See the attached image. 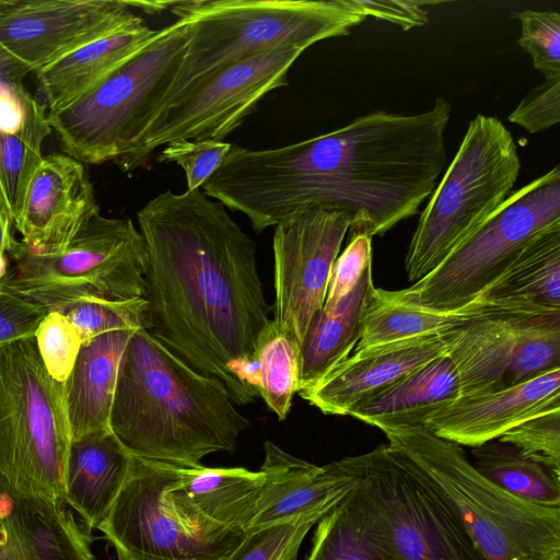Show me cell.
Here are the masks:
<instances>
[{
    "mask_svg": "<svg viewBox=\"0 0 560 560\" xmlns=\"http://www.w3.org/2000/svg\"><path fill=\"white\" fill-rule=\"evenodd\" d=\"M126 0H0V52L26 74L142 19Z\"/></svg>",
    "mask_w": 560,
    "mask_h": 560,
    "instance_id": "cell-16",
    "label": "cell"
},
{
    "mask_svg": "<svg viewBox=\"0 0 560 560\" xmlns=\"http://www.w3.org/2000/svg\"><path fill=\"white\" fill-rule=\"evenodd\" d=\"M521 24L518 46L529 55L545 79L560 77V14L525 9L514 13Z\"/></svg>",
    "mask_w": 560,
    "mask_h": 560,
    "instance_id": "cell-36",
    "label": "cell"
},
{
    "mask_svg": "<svg viewBox=\"0 0 560 560\" xmlns=\"http://www.w3.org/2000/svg\"><path fill=\"white\" fill-rule=\"evenodd\" d=\"M51 133L44 105L22 82L0 78V203L14 223Z\"/></svg>",
    "mask_w": 560,
    "mask_h": 560,
    "instance_id": "cell-23",
    "label": "cell"
},
{
    "mask_svg": "<svg viewBox=\"0 0 560 560\" xmlns=\"http://www.w3.org/2000/svg\"><path fill=\"white\" fill-rule=\"evenodd\" d=\"M0 287L54 310L83 295L131 300L144 295L147 249L131 219L93 215L58 254L38 255L15 241Z\"/></svg>",
    "mask_w": 560,
    "mask_h": 560,
    "instance_id": "cell-9",
    "label": "cell"
},
{
    "mask_svg": "<svg viewBox=\"0 0 560 560\" xmlns=\"http://www.w3.org/2000/svg\"><path fill=\"white\" fill-rule=\"evenodd\" d=\"M235 405L220 380L139 328L120 362L109 427L135 456L194 466L209 454L233 452L250 427Z\"/></svg>",
    "mask_w": 560,
    "mask_h": 560,
    "instance_id": "cell-3",
    "label": "cell"
},
{
    "mask_svg": "<svg viewBox=\"0 0 560 560\" xmlns=\"http://www.w3.org/2000/svg\"><path fill=\"white\" fill-rule=\"evenodd\" d=\"M231 143L218 140H182L168 143L158 162L176 163L185 173L188 191L200 189L219 170L232 149Z\"/></svg>",
    "mask_w": 560,
    "mask_h": 560,
    "instance_id": "cell-39",
    "label": "cell"
},
{
    "mask_svg": "<svg viewBox=\"0 0 560 560\" xmlns=\"http://www.w3.org/2000/svg\"><path fill=\"white\" fill-rule=\"evenodd\" d=\"M474 467L493 485L527 503L560 509V476L499 439L471 447Z\"/></svg>",
    "mask_w": 560,
    "mask_h": 560,
    "instance_id": "cell-32",
    "label": "cell"
},
{
    "mask_svg": "<svg viewBox=\"0 0 560 560\" xmlns=\"http://www.w3.org/2000/svg\"><path fill=\"white\" fill-rule=\"evenodd\" d=\"M143 20L93 40L35 72L47 113L95 88L155 34Z\"/></svg>",
    "mask_w": 560,
    "mask_h": 560,
    "instance_id": "cell-26",
    "label": "cell"
},
{
    "mask_svg": "<svg viewBox=\"0 0 560 560\" xmlns=\"http://www.w3.org/2000/svg\"><path fill=\"white\" fill-rule=\"evenodd\" d=\"M373 288L370 266L346 296L334 305H323L313 316L299 348L298 393L313 387L349 357L359 341Z\"/></svg>",
    "mask_w": 560,
    "mask_h": 560,
    "instance_id": "cell-29",
    "label": "cell"
},
{
    "mask_svg": "<svg viewBox=\"0 0 560 560\" xmlns=\"http://www.w3.org/2000/svg\"><path fill=\"white\" fill-rule=\"evenodd\" d=\"M168 9L177 20L189 22L190 32L161 107L226 65L281 45L307 49L323 39L349 35L365 20L345 0H179Z\"/></svg>",
    "mask_w": 560,
    "mask_h": 560,
    "instance_id": "cell-4",
    "label": "cell"
},
{
    "mask_svg": "<svg viewBox=\"0 0 560 560\" xmlns=\"http://www.w3.org/2000/svg\"><path fill=\"white\" fill-rule=\"evenodd\" d=\"M560 226V166L513 191L431 272L399 294L454 311L476 301L540 234Z\"/></svg>",
    "mask_w": 560,
    "mask_h": 560,
    "instance_id": "cell-10",
    "label": "cell"
},
{
    "mask_svg": "<svg viewBox=\"0 0 560 560\" xmlns=\"http://www.w3.org/2000/svg\"><path fill=\"white\" fill-rule=\"evenodd\" d=\"M499 307L479 300L454 311L430 308L404 299L398 290L373 288L357 349L418 337L444 335ZM502 311V310H501Z\"/></svg>",
    "mask_w": 560,
    "mask_h": 560,
    "instance_id": "cell-31",
    "label": "cell"
},
{
    "mask_svg": "<svg viewBox=\"0 0 560 560\" xmlns=\"http://www.w3.org/2000/svg\"><path fill=\"white\" fill-rule=\"evenodd\" d=\"M396 560H488L436 487L390 444L355 455Z\"/></svg>",
    "mask_w": 560,
    "mask_h": 560,
    "instance_id": "cell-12",
    "label": "cell"
},
{
    "mask_svg": "<svg viewBox=\"0 0 560 560\" xmlns=\"http://www.w3.org/2000/svg\"><path fill=\"white\" fill-rule=\"evenodd\" d=\"M384 433L451 503L488 560H560V509L503 491L478 472L463 446L425 427Z\"/></svg>",
    "mask_w": 560,
    "mask_h": 560,
    "instance_id": "cell-5",
    "label": "cell"
},
{
    "mask_svg": "<svg viewBox=\"0 0 560 560\" xmlns=\"http://www.w3.org/2000/svg\"><path fill=\"white\" fill-rule=\"evenodd\" d=\"M258 363L259 396L283 421L299 389V348L273 329L259 350Z\"/></svg>",
    "mask_w": 560,
    "mask_h": 560,
    "instance_id": "cell-33",
    "label": "cell"
},
{
    "mask_svg": "<svg viewBox=\"0 0 560 560\" xmlns=\"http://www.w3.org/2000/svg\"><path fill=\"white\" fill-rule=\"evenodd\" d=\"M477 300L511 313H560V226L530 242Z\"/></svg>",
    "mask_w": 560,
    "mask_h": 560,
    "instance_id": "cell-28",
    "label": "cell"
},
{
    "mask_svg": "<svg viewBox=\"0 0 560 560\" xmlns=\"http://www.w3.org/2000/svg\"><path fill=\"white\" fill-rule=\"evenodd\" d=\"M71 443L63 384L34 337L0 349V475L15 490L66 503Z\"/></svg>",
    "mask_w": 560,
    "mask_h": 560,
    "instance_id": "cell-8",
    "label": "cell"
},
{
    "mask_svg": "<svg viewBox=\"0 0 560 560\" xmlns=\"http://www.w3.org/2000/svg\"><path fill=\"white\" fill-rule=\"evenodd\" d=\"M34 338L48 374L63 384L74 366L82 345L77 329L61 313L48 311Z\"/></svg>",
    "mask_w": 560,
    "mask_h": 560,
    "instance_id": "cell-37",
    "label": "cell"
},
{
    "mask_svg": "<svg viewBox=\"0 0 560 560\" xmlns=\"http://www.w3.org/2000/svg\"><path fill=\"white\" fill-rule=\"evenodd\" d=\"M68 506L20 492L0 475V560H95L91 530Z\"/></svg>",
    "mask_w": 560,
    "mask_h": 560,
    "instance_id": "cell-21",
    "label": "cell"
},
{
    "mask_svg": "<svg viewBox=\"0 0 560 560\" xmlns=\"http://www.w3.org/2000/svg\"><path fill=\"white\" fill-rule=\"evenodd\" d=\"M334 505L319 506L292 520L248 533L228 560H298L304 537Z\"/></svg>",
    "mask_w": 560,
    "mask_h": 560,
    "instance_id": "cell-35",
    "label": "cell"
},
{
    "mask_svg": "<svg viewBox=\"0 0 560 560\" xmlns=\"http://www.w3.org/2000/svg\"><path fill=\"white\" fill-rule=\"evenodd\" d=\"M186 20L156 30L152 38L95 88L47 113L63 153L83 164L116 163L163 105L189 38Z\"/></svg>",
    "mask_w": 560,
    "mask_h": 560,
    "instance_id": "cell-6",
    "label": "cell"
},
{
    "mask_svg": "<svg viewBox=\"0 0 560 560\" xmlns=\"http://www.w3.org/2000/svg\"><path fill=\"white\" fill-rule=\"evenodd\" d=\"M447 357L459 396L502 390L560 368V313L494 310L454 331Z\"/></svg>",
    "mask_w": 560,
    "mask_h": 560,
    "instance_id": "cell-14",
    "label": "cell"
},
{
    "mask_svg": "<svg viewBox=\"0 0 560 560\" xmlns=\"http://www.w3.org/2000/svg\"><path fill=\"white\" fill-rule=\"evenodd\" d=\"M372 266V237L351 235L346 248L334 262L324 305H334L358 283L364 270Z\"/></svg>",
    "mask_w": 560,
    "mask_h": 560,
    "instance_id": "cell-41",
    "label": "cell"
},
{
    "mask_svg": "<svg viewBox=\"0 0 560 560\" xmlns=\"http://www.w3.org/2000/svg\"><path fill=\"white\" fill-rule=\"evenodd\" d=\"M133 331L113 330L82 342L74 366L63 383L71 440L110 429L119 366Z\"/></svg>",
    "mask_w": 560,
    "mask_h": 560,
    "instance_id": "cell-25",
    "label": "cell"
},
{
    "mask_svg": "<svg viewBox=\"0 0 560 560\" xmlns=\"http://www.w3.org/2000/svg\"><path fill=\"white\" fill-rule=\"evenodd\" d=\"M132 454L110 429L71 440L66 503L91 530L107 517L130 469Z\"/></svg>",
    "mask_w": 560,
    "mask_h": 560,
    "instance_id": "cell-24",
    "label": "cell"
},
{
    "mask_svg": "<svg viewBox=\"0 0 560 560\" xmlns=\"http://www.w3.org/2000/svg\"><path fill=\"white\" fill-rule=\"evenodd\" d=\"M557 409H560V368L502 390L459 396L431 413L424 427L460 446L476 447Z\"/></svg>",
    "mask_w": 560,
    "mask_h": 560,
    "instance_id": "cell-19",
    "label": "cell"
},
{
    "mask_svg": "<svg viewBox=\"0 0 560 560\" xmlns=\"http://www.w3.org/2000/svg\"><path fill=\"white\" fill-rule=\"evenodd\" d=\"M458 397L455 366L447 355H443L357 404L347 416L383 432L424 427L431 413Z\"/></svg>",
    "mask_w": 560,
    "mask_h": 560,
    "instance_id": "cell-27",
    "label": "cell"
},
{
    "mask_svg": "<svg viewBox=\"0 0 560 560\" xmlns=\"http://www.w3.org/2000/svg\"><path fill=\"white\" fill-rule=\"evenodd\" d=\"M97 212L85 166L66 153L44 156L36 170L14 228L38 255L63 252Z\"/></svg>",
    "mask_w": 560,
    "mask_h": 560,
    "instance_id": "cell-17",
    "label": "cell"
},
{
    "mask_svg": "<svg viewBox=\"0 0 560 560\" xmlns=\"http://www.w3.org/2000/svg\"><path fill=\"white\" fill-rule=\"evenodd\" d=\"M306 50L281 45L217 69L190 83L152 117L126 155L115 164L127 175L153 152L182 140H218L232 133Z\"/></svg>",
    "mask_w": 560,
    "mask_h": 560,
    "instance_id": "cell-11",
    "label": "cell"
},
{
    "mask_svg": "<svg viewBox=\"0 0 560 560\" xmlns=\"http://www.w3.org/2000/svg\"><path fill=\"white\" fill-rule=\"evenodd\" d=\"M13 221L5 208L0 203V281L9 270L8 254L16 241L12 233Z\"/></svg>",
    "mask_w": 560,
    "mask_h": 560,
    "instance_id": "cell-44",
    "label": "cell"
},
{
    "mask_svg": "<svg viewBox=\"0 0 560 560\" xmlns=\"http://www.w3.org/2000/svg\"><path fill=\"white\" fill-rule=\"evenodd\" d=\"M455 330L357 349L299 395L325 415L347 416L357 404L404 375L447 355Z\"/></svg>",
    "mask_w": 560,
    "mask_h": 560,
    "instance_id": "cell-18",
    "label": "cell"
},
{
    "mask_svg": "<svg viewBox=\"0 0 560 560\" xmlns=\"http://www.w3.org/2000/svg\"><path fill=\"white\" fill-rule=\"evenodd\" d=\"M452 106L373 110L329 132L273 149L234 147L226 163L236 212L255 231L313 209L345 214L351 235H383L418 213L447 163Z\"/></svg>",
    "mask_w": 560,
    "mask_h": 560,
    "instance_id": "cell-2",
    "label": "cell"
},
{
    "mask_svg": "<svg viewBox=\"0 0 560 560\" xmlns=\"http://www.w3.org/2000/svg\"><path fill=\"white\" fill-rule=\"evenodd\" d=\"M508 120L529 133L547 130L560 121V77L545 79L533 88Z\"/></svg>",
    "mask_w": 560,
    "mask_h": 560,
    "instance_id": "cell-40",
    "label": "cell"
},
{
    "mask_svg": "<svg viewBox=\"0 0 560 560\" xmlns=\"http://www.w3.org/2000/svg\"><path fill=\"white\" fill-rule=\"evenodd\" d=\"M354 458L358 481L316 523L305 560H396Z\"/></svg>",
    "mask_w": 560,
    "mask_h": 560,
    "instance_id": "cell-30",
    "label": "cell"
},
{
    "mask_svg": "<svg viewBox=\"0 0 560 560\" xmlns=\"http://www.w3.org/2000/svg\"><path fill=\"white\" fill-rule=\"evenodd\" d=\"M147 307L144 298L108 300L83 295L50 311L66 316L84 342L113 330L144 328Z\"/></svg>",
    "mask_w": 560,
    "mask_h": 560,
    "instance_id": "cell-34",
    "label": "cell"
},
{
    "mask_svg": "<svg viewBox=\"0 0 560 560\" xmlns=\"http://www.w3.org/2000/svg\"><path fill=\"white\" fill-rule=\"evenodd\" d=\"M499 440L560 476V409L534 417L509 430Z\"/></svg>",
    "mask_w": 560,
    "mask_h": 560,
    "instance_id": "cell-38",
    "label": "cell"
},
{
    "mask_svg": "<svg viewBox=\"0 0 560 560\" xmlns=\"http://www.w3.org/2000/svg\"><path fill=\"white\" fill-rule=\"evenodd\" d=\"M349 228L345 214L323 209L296 213L275 226L272 327L298 348L324 305Z\"/></svg>",
    "mask_w": 560,
    "mask_h": 560,
    "instance_id": "cell-15",
    "label": "cell"
},
{
    "mask_svg": "<svg viewBox=\"0 0 560 560\" xmlns=\"http://www.w3.org/2000/svg\"><path fill=\"white\" fill-rule=\"evenodd\" d=\"M346 4L364 18L371 16L398 25L404 31L423 26L429 13L423 5L440 2L420 0H345Z\"/></svg>",
    "mask_w": 560,
    "mask_h": 560,
    "instance_id": "cell-43",
    "label": "cell"
},
{
    "mask_svg": "<svg viewBox=\"0 0 560 560\" xmlns=\"http://www.w3.org/2000/svg\"><path fill=\"white\" fill-rule=\"evenodd\" d=\"M165 462L132 455L127 479L100 529L118 560H228L242 529L209 528L172 500Z\"/></svg>",
    "mask_w": 560,
    "mask_h": 560,
    "instance_id": "cell-13",
    "label": "cell"
},
{
    "mask_svg": "<svg viewBox=\"0 0 560 560\" xmlns=\"http://www.w3.org/2000/svg\"><path fill=\"white\" fill-rule=\"evenodd\" d=\"M47 312L43 305L0 287V349L34 337Z\"/></svg>",
    "mask_w": 560,
    "mask_h": 560,
    "instance_id": "cell-42",
    "label": "cell"
},
{
    "mask_svg": "<svg viewBox=\"0 0 560 560\" xmlns=\"http://www.w3.org/2000/svg\"><path fill=\"white\" fill-rule=\"evenodd\" d=\"M265 483L246 533L282 523L319 506L336 504L357 483L354 456L325 466L295 457L271 441L264 443Z\"/></svg>",
    "mask_w": 560,
    "mask_h": 560,
    "instance_id": "cell-20",
    "label": "cell"
},
{
    "mask_svg": "<svg viewBox=\"0 0 560 560\" xmlns=\"http://www.w3.org/2000/svg\"><path fill=\"white\" fill-rule=\"evenodd\" d=\"M167 465L170 495L190 518L209 528L246 532L265 483L260 470Z\"/></svg>",
    "mask_w": 560,
    "mask_h": 560,
    "instance_id": "cell-22",
    "label": "cell"
},
{
    "mask_svg": "<svg viewBox=\"0 0 560 560\" xmlns=\"http://www.w3.org/2000/svg\"><path fill=\"white\" fill-rule=\"evenodd\" d=\"M147 249L144 328L237 406L259 396L258 353L272 334L256 244L201 189L171 190L137 213Z\"/></svg>",
    "mask_w": 560,
    "mask_h": 560,
    "instance_id": "cell-1",
    "label": "cell"
},
{
    "mask_svg": "<svg viewBox=\"0 0 560 560\" xmlns=\"http://www.w3.org/2000/svg\"><path fill=\"white\" fill-rule=\"evenodd\" d=\"M521 171L512 133L478 114L422 210L405 258L418 281L463 244L513 192Z\"/></svg>",
    "mask_w": 560,
    "mask_h": 560,
    "instance_id": "cell-7",
    "label": "cell"
},
{
    "mask_svg": "<svg viewBox=\"0 0 560 560\" xmlns=\"http://www.w3.org/2000/svg\"><path fill=\"white\" fill-rule=\"evenodd\" d=\"M27 74L0 52V78L22 82Z\"/></svg>",
    "mask_w": 560,
    "mask_h": 560,
    "instance_id": "cell-45",
    "label": "cell"
}]
</instances>
